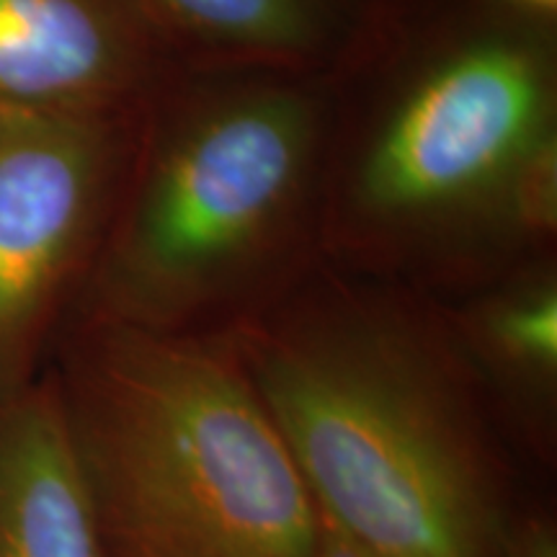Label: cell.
I'll return each instance as SVG.
<instances>
[{"instance_id": "obj_1", "label": "cell", "mask_w": 557, "mask_h": 557, "mask_svg": "<svg viewBox=\"0 0 557 557\" xmlns=\"http://www.w3.org/2000/svg\"><path fill=\"white\" fill-rule=\"evenodd\" d=\"M325 83L329 267L442 299L537 259L519 191L557 150V18L380 0Z\"/></svg>"}, {"instance_id": "obj_2", "label": "cell", "mask_w": 557, "mask_h": 557, "mask_svg": "<svg viewBox=\"0 0 557 557\" xmlns=\"http://www.w3.org/2000/svg\"><path fill=\"white\" fill-rule=\"evenodd\" d=\"M230 341L320 511L380 557H504L537 478L436 297L320 263Z\"/></svg>"}, {"instance_id": "obj_3", "label": "cell", "mask_w": 557, "mask_h": 557, "mask_svg": "<svg viewBox=\"0 0 557 557\" xmlns=\"http://www.w3.org/2000/svg\"><path fill=\"white\" fill-rule=\"evenodd\" d=\"M325 75L181 67L137 116L70 318L230 336L323 259Z\"/></svg>"}, {"instance_id": "obj_4", "label": "cell", "mask_w": 557, "mask_h": 557, "mask_svg": "<svg viewBox=\"0 0 557 557\" xmlns=\"http://www.w3.org/2000/svg\"><path fill=\"white\" fill-rule=\"evenodd\" d=\"M47 372L107 557H312L318 504L230 336L70 318Z\"/></svg>"}, {"instance_id": "obj_5", "label": "cell", "mask_w": 557, "mask_h": 557, "mask_svg": "<svg viewBox=\"0 0 557 557\" xmlns=\"http://www.w3.org/2000/svg\"><path fill=\"white\" fill-rule=\"evenodd\" d=\"M135 120L0 122V398L45 372L99 256Z\"/></svg>"}, {"instance_id": "obj_6", "label": "cell", "mask_w": 557, "mask_h": 557, "mask_svg": "<svg viewBox=\"0 0 557 557\" xmlns=\"http://www.w3.org/2000/svg\"><path fill=\"white\" fill-rule=\"evenodd\" d=\"M181 67L143 0H0V122L135 120Z\"/></svg>"}, {"instance_id": "obj_7", "label": "cell", "mask_w": 557, "mask_h": 557, "mask_svg": "<svg viewBox=\"0 0 557 557\" xmlns=\"http://www.w3.org/2000/svg\"><path fill=\"white\" fill-rule=\"evenodd\" d=\"M438 305L508 442L545 485L557 470V253Z\"/></svg>"}, {"instance_id": "obj_8", "label": "cell", "mask_w": 557, "mask_h": 557, "mask_svg": "<svg viewBox=\"0 0 557 557\" xmlns=\"http://www.w3.org/2000/svg\"><path fill=\"white\" fill-rule=\"evenodd\" d=\"M0 557H107L47 367L0 398Z\"/></svg>"}, {"instance_id": "obj_9", "label": "cell", "mask_w": 557, "mask_h": 557, "mask_svg": "<svg viewBox=\"0 0 557 557\" xmlns=\"http://www.w3.org/2000/svg\"><path fill=\"white\" fill-rule=\"evenodd\" d=\"M184 67L329 75L380 0H143Z\"/></svg>"}, {"instance_id": "obj_10", "label": "cell", "mask_w": 557, "mask_h": 557, "mask_svg": "<svg viewBox=\"0 0 557 557\" xmlns=\"http://www.w3.org/2000/svg\"><path fill=\"white\" fill-rule=\"evenodd\" d=\"M504 557H557V506L547 487H540L513 519Z\"/></svg>"}, {"instance_id": "obj_11", "label": "cell", "mask_w": 557, "mask_h": 557, "mask_svg": "<svg viewBox=\"0 0 557 557\" xmlns=\"http://www.w3.org/2000/svg\"><path fill=\"white\" fill-rule=\"evenodd\" d=\"M312 557H380V555L374 553L372 547H367L359 537H354L346 527H341L338 521H333L329 513L320 511Z\"/></svg>"}, {"instance_id": "obj_12", "label": "cell", "mask_w": 557, "mask_h": 557, "mask_svg": "<svg viewBox=\"0 0 557 557\" xmlns=\"http://www.w3.org/2000/svg\"><path fill=\"white\" fill-rule=\"evenodd\" d=\"M511 3L529 13H534V16L557 18V0H511Z\"/></svg>"}]
</instances>
